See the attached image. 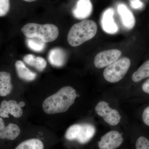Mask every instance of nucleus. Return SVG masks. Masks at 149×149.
I'll list each match as a JSON object with an SVG mask.
<instances>
[{
  "instance_id": "obj_1",
  "label": "nucleus",
  "mask_w": 149,
  "mask_h": 149,
  "mask_svg": "<svg viewBox=\"0 0 149 149\" xmlns=\"http://www.w3.org/2000/svg\"><path fill=\"white\" fill-rule=\"evenodd\" d=\"M76 97V91L74 88L65 86L44 100L43 110L48 114L65 112L74 104Z\"/></svg>"
},
{
  "instance_id": "obj_2",
  "label": "nucleus",
  "mask_w": 149,
  "mask_h": 149,
  "mask_svg": "<svg viewBox=\"0 0 149 149\" xmlns=\"http://www.w3.org/2000/svg\"><path fill=\"white\" fill-rule=\"evenodd\" d=\"M97 31L95 22L85 19L74 24L70 29L67 40L72 47H77L95 37Z\"/></svg>"
},
{
  "instance_id": "obj_3",
  "label": "nucleus",
  "mask_w": 149,
  "mask_h": 149,
  "mask_svg": "<svg viewBox=\"0 0 149 149\" xmlns=\"http://www.w3.org/2000/svg\"><path fill=\"white\" fill-rule=\"evenodd\" d=\"M21 31L27 38H38L45 43L55 41L59 35L58 27L51 24L27 23L22 28Z\"/></svg>"
},
{
  "instance_id": "obj_4",
  "label": "nucleus",
  "mask_w": 149,
  "mask_h": 149,
  "mask_svg": "<svg viewBox=\"0 0 149 149\" xmlns=\"http://www.w3.org/2000/svg\"><path fill=\"white\" fill-rule=\"evenodd\" d=\"M130 64L131 62L128 58L123 57L118 59L104 70L103 76L105 79L111 83L118 82L127 73Z\"/></svg>"
},
{
  "instance_id": "obj_5",
  "label": "nucleus",
  "mask_w": 149,
  "mask_h": 149,
  "mask_svg": "<svg viewBox=\"0 0 149 149\" xmlns=\"http://www.w3.org/2000/svg\"><path fill=\"white\" fill-rule=\"evenodd\" d=\"M95 110L99 116L102 117L104 120L111 126L118 125L120 122L121 116L119 112L113 109L107 102L102 101L96 105Z\"/></svg>"
},
{
  "instance_id": "obj_6",
  "label": "nucleus",
  "mask_w": 149,
  "mask_h": 149,
  "mask_svg": "<svg viewBox=\"0 0 149 149\" xmlns=\"http://www.w3.org/2000/svg\"><path fill=\"white\" fill-rule=\"evenodd\" d=\"M96 133L95 126L90 123L73 125L72 135L73 141L76 140L80 144L87 143L93 138Z\"/></svg>"
},
{
  "instance_id": "obj_7",
  "label": "nucleus",
  "mask_w": 149,
  "mask_h": 149,
  "mask_svg": "<svg viewBox=\"0 0 149 149\" xmlns=\"http://www.w3.org/2000/svg\"><path fill=\"white\" fill-rule=\"evenodd\" d=\"M122 135L118 131L112 130L104 135L98 142L100 149H116L123 142Z\"/></svg>"
},
{
  "instance_id": "obj_8",
  "label": "nucleus",
  "mask_w": 149,
  "mask_h": 149,
  "mask_svg": "<svg viewBox=\"0 0 149 149\" xmlns=\"http://www.w3.org/2000/svg\"><path fill=\"white\" fill-rule=\"evenodd\" d=\"M121 52L117 49H111L102 51L96 56L94 60L95 66L102 68L108 66L118 59Z\"/></svg>"
},
{
  "instance_id": "obj_9",
  "label": "nucleus",
  "mask_w": 149,
  "mask_h": 149,
  "mask_svg": "<svg viewBox=\"0 0 149 149\" xmlns=\"http://www.w3.org/2000/svg\"><path fill=\"white\" fill-rule=\"evenodd\" d=\"M10 114L15 118L21 117L23 111L21 106L14 100L7 101L3 100L0 105V117L9 118Z\"/></svg>"
},
{
  "instance_id": "obj_10",
  "label": "nucleus",
  "mask_w": 149,
  "mask_h": 149,
  "mask_svg": "<svg viewBox=\"0 0 149 149\" xmlns=\"http://www.w3.org/2000/svg\"><path fill=\"white\" fill-rule=\"evenodd\" d=\"M93 10L91 0H78L72 9V13L75 18L84 19L91 15Z\"/></svg>"
},
{
  "instance_id": "obj_11",
  "label": "nucleus",
  "mask_w": 149,
  "mask_h": 149,
  "mask_svg": "<svg viewBox=\"0 0 149 149\" xmlns=\"http://www.w3.org/2000/svg\"><path fill=\"white\" fill-rule=\"evenodd\" d=\"M114 13L113 9L109 8L105 10L102 15V28L105 32L108 34H115L118 30V27L113 19Z\"/></svg>"
},
{
  "instance_id": "obj_12",
  "label": "nucleus",
  "mask_w": 149,
  "mask_h": 149,
  "mask_svg": "<svg viewBox=\"0 0 149 149\" xmlns=\"http://www.w3.org/2000/svg\"><path fill=\"white\" fill-rule=\"evenodd\" d=\"M20 133V128L18 125L10 123L6 126L3 118L0 117V139L13 141Z\"/></svg>"
},
{
  "instance_id": "obj_13",
  "label": "nucleus",
  "mask_w": 149,
  "mask_h": 149,
  "mask_svg": "<svg viewBox=\"0 0 149 149\" xmlns=\"http://www.w3.org/2000/svg\"><path fill=\"white\" fill-rule=\"evenodd\" d=\"M117 9L123 27L128 30L133 29L136 24V19L132 12L124 4H119Z\"/></svg>"
},
{
  "instance_id": "obj_14",
  "label": "nucleus",
  "mask_w": 149,
  "mask_h": 149,
  "mask_svg": "<svg viewBox=\"0 0 149 149\" xmlns=\"http://www.w3.org/2000/svg\"><path fill=\"white\" fill-rule=\"evenodd\" d=\"M66 52L61 48H55L50 51L48 60L50 64L56 67L63 66L66 62Z\"/></svg>"
},
{
  "instance_id": "obj_15",
  "label": "nucleus",
  "mask_w": 149,
  "mask_h": 149,
  "mask_svg": "<svg viewBox=\"0 0 149 149\" xmlns=\"http://www.w3.org/2000/svg\"><path fill=\"white\" fill-rule=\"evenodd\" d=\"M17 73L19 78L27 81H32L36 79L37 74L27 68L23 62L17 61L15 63Z\"/></svg>"
},
{
  "instance_id": "obj_16",
  "label": "nucleus",
  "mask_w": 149,
  "mask_h": 149,
  "mask_svg": "<svg viewBox=\"0 0 149 149\" xmlns=\"http://www.w3.org/2000/svg\"><path fill=\"white\" fill-rule=\"evenodd\" d=\"M12 89L10 73L4 71L0 72V96L7 95L11 93Z\"/></svg>"
},
{
  "instance_id": "obj_17",
  "label": "nucleus",
  "mask_w": 149,
  "mask_h": 149,
  "mask_svg": "<svg viewBox=\"0 0 149 149\" xmlns=\"http://www.w3.org/2000/svg\"><path fill=\"white\" fill-rule=\"evenodd\" d=\"M44 144L40 139H28L19 144L15 149H44Z\"/></svg>"
},
{
  "instance_id": "obj_18",
  "label": "nucleus",
  "mask_w": 149,
  "mask_h": 149,
  "mask_svg": "<svg viewBox=\"0 0 149 149\" xmlns=\"http://www.w3.org/2000/svg\"><path fill=\"white\" fill-rule=\"evenodd\" d=\"M148 77H149V59L143 63L137 71L133 73L132 79L133 82L137 83Z\"/></svg>"
},
{
  "instance_id": "obj_19",
  "label": "nucleus",
  "mask_w": 149,
  "mask_h": 149,
  "mask_svg": "<svg viewBox=\"0 0 149 149\" xmlns=\"http://www.w3.org/2000/svg\"><path fill=\"white\" fill-rule=\"evenodd\" d=\"M26 43L29 49L37 52H42L46 47V43L37 38H27Z\"/></svg>"
},
{
  "instance_id": "obj_20",
  "label": "nucleus",
  "mask_w": 149,
  "mask_h": 149,
  "mask_svg": "<svg viewBox=\"0 0 149 149\" xmlns=\"http://www.w3.org/2000/svg\"><path fill=\"white\" fill-rule=\"evenodd\" d=\"M136 149H149V140L144 136H141L137 139L136 143Z\"/></svg>"
},
{
  "instance_id": "obj_21",
  "label": "nucleus",
  "mask_w": 149,
  "mask_h": 149,
  "mask_svg": "<svg viewBox=\"0 0 149 149\" xmlns=\"http://www.w3.org/2000/svg\"><path fill=\"white\" fill-rule=\"evenodd\" d=\"M10 8L9 0H0V17L5 16Z\"/></svg>"
},
{
  "instance_id": "obj_22",
  "label": "nucleus",
  "mask_w": 149,
  "mask_h": 149,
  "mask_svg": "<svg viewBox=\"0 0 149 149\" xmlns=\"http://www.w3.org/2000/svg\"><path fill=\"white\" fill-rule=\"evenodd\" d=\"M47 62L42 57L37 56L36 58L34 67L39 71L42 72L47 67Z\"/></svg>"
},
{
  "instance_id": "obj_23",
  "label": "nucleus",
  "mask_w": 149,
  "mask_h": 149,
  "mask_svg": "<svg viewBox=\"0 0 149 149\" xmlns=\"http://www.w3.org/2000/svg\"><path fill=\"white\" fill-rule=\"evenodd\" d=\"M36 58V57L34 55L29 54L24 56L23 58V61L28 65L34 67Z\"/></svg>"
},
{
  "instance_id": "obj_24",
  "label": "nucleus",
  "mask_w": 149,
  "mask_h": 149,
  "mask_svg": "<svg viewBox=\"0 0 149 149\" xmlns=\"http://www.w3.org/2000/svg\"><path fill=\"white\" fill-rule=\"evenodd\" d=\"M130 4L134 9H141L143 8L144 4L140 0H129Z\"/></svg>"
},
{
  "instance_id": "obj_25",
  "label": "nucleus",
  "mask_w": 149,
  "mask_h": 149,
  "mask_svg": "<svg viewBox=\"0 0 149 149\" xmlns=\"http://www.w3.org/2000/svg\"><path fill=\"white\" fill-rule=\"evenodd\" d=\"M142 118L144 123L149 126V106L147 107L143 111Z\"/></svg>"
},
{
  "instance_id": "obj_26",
  "label": "nucleus",
  "mask_w": 149,
  "mask_h": 149,
  "mask_svg": "<svg viewBox=\"0 0 149 149\" xmlns=\"http://www.w3.org/2000/svg\"><path fill=\"white\" fill-rule=\"evenodd\" d=\"M143 91L147 94H149V79L145 81L142 87Z\"/></svg>"
},
{
  "instance_id": "obj_27",
  "label": "nucleus",
  "mask_w": 149,
  "mask_h": 149,
  "mask_svg": "<svg viewBox=\"0 0 149 149\" xmlns=\"http://www.w3.org/2000/svg\"><path fill=\"white\" fill-rule=\"evenodd\" d=\"M25 1L28 2H31L35 1L36 0H23Z\"/></svg>"
}]
</instances>
